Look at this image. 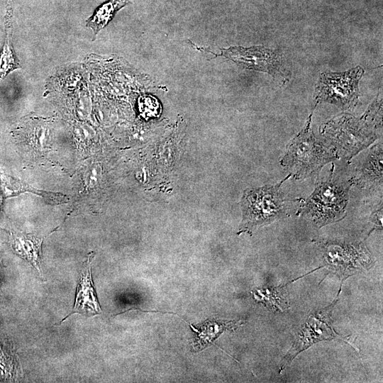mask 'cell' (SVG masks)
<instances>
[{
  "mask_svg": "<svg viewBox=\"0 0 383 383\" xmlns=\"http://www.w3.org/2000/svg\"><path fill=\"white\" fill-rule=\"evenodd\" d=\"M312 113L305 126L288 144L281 165L296 179H304L319 173L328 163L338 158L334 149L319 140L311 128Z\"/></svg>",
  "mask_w": 383,
  "mask_h": 383,
  "instance_id": "6da1fadb",
  "label": "cell"
},
{
  "mask_svg": "<svg viewBox=\"0 0 383 383\" xmlns=\"http://www.w3.org/2000/svg\"><path fill=\"white\" fill-rule=\"evenodd\" d=\"M333 170L328 179L319 182L312 194L301 205L297 215L311 220L318 228L342 220L346 216L349 189L352 184L333 178Z\"/></svg>",
  "mask_w": 383,
  "mask_h": 383,
  "instance_id": "7a4b0ae2",
  "label": "cell"
},
{
  "mask_svg": "<svg viewBox=\"0 0 383 383\" xmlns=\"http://www.w3.org/2000/svg\"><path fill=\"white\" fill-rule=\"evenodd\" d=\"M374 126L363 116L357 120L344 114L324 124L321 134L338 157L350 161L376 140Z\"/></svg>",
  "mask_w": 383,
  "mask_h": 383,
  "instance_id": "3957f363",
  "label": "cell"
},
{
  "mask_svg": "<svg viewBox=\"0 0 383 383\" xmlns=\"http://www.w3.org/2000/svg\"><path fill=\"white\" fill-rule=\"evenodd\" d=\"M290 177L275 185L246 189L241 200L243 213L240 231L270 224L282 218L286 213V199L281 191L282 184Z\"/></svg>",
  "mask_w": 383,
  "mask_h": 383,
  "instance_id": "277c9868",
  "label": "cell"
},
{
  "mask_svg": "<svg viewBox=\"0 0 383 383\" xmlns=\"http://www.w3.org/2000/svg\"><path fill=\"white\" fill-rule=\"evenodd\" d=\"M364 70L360 67L344 72H323L317 82L316 101L328 102L344 110L353 109L358 101V83Z\"/></svg>",
  "mask_w": 383,
  "mask_h": 383,
  "instance_id": "5b68a950",
  "label": "cell"
},
{
  "mask_svg": "<svg viewBox=\"0 0 383 383\" xmlns=\"http://www.w3.org/2000/svg\"><path fill=\"white\" fill-rule=\"evenodd\" d=\"M221 54L242 67L267 72L274 77L285 78L282 55L262 46L243 48L240 46L221 49Z\"/></svg>",
  "mask_w": 383,
  "mask_h": 383,
  "instance_id": "8992f818",
  "label": "cell"
},
{
  "mask_svg": "<svg viewBox=\"0 0 383 383\" xmlns=\"http://www.w3.org/2000/svg\"><path fill=\"white\" fill-rule=\"evenodd\" d=\"M330 309L331 307H328L327 310L323 309L309 316L306 325L300 331L296 341L286 355L281 370L288 365L299 353L316 342L339 337L328 323Z\"/></svg>",
  "mask_w": 383,
  "mask_h": 383,
  "instance_id": "52a82bcc",
  "label": "cell"
},
{
  "mask_svg": "<svg viewBox=\"0 0 383 383\" xmlns=\"http://www.w3.org/2000/svg\"><path fill=\"white\" fill-rule=\"evenodd\" d=\"M94 257V253H90L86 262H84L79 273L74 307L72 312L61 322L73 313H79L90 317L101 313L100 305L91 278V265Z\"/></svg>",
  "mask_w": 383,
  "mask_h": 383,
  "instance_id": "ba28073f",
  "label": "cell"
},
{
  "mask_svg": "<svg viewBox=\"0 0 383 383\" xmlns=\"http://www.w3.org/2000/svg\"><path fill=\"white\" fill-rule=\"evenodd\" d=\"M352 184L361 188L382 187V144L373 146L355 175L349 180Z\"/></svg>",
  "mask_w": 383,
  "mask_h": 383,
  "instance_id": "9c48e42d",
  "label": "cell"
},
{
  "mask_svg": "<svg viewBox=\"0 0 383 383\" xmlns=\"http://www.w3.org/2000/svg\"><path fill=\"white\" fill-rule=\"evenodd\" d=\"M325 257L333 265H356L370 260V253L362 243H327L323 245Z\"/></svg>",
  "mask_w": 383,
  "mask_h": 383,
  "instance_id": "30bf717a",
  "label": "cell"
},
{
  "mask_svg": "<svg viewBox=\"0 0 383 383\" xmlns=\"http://www.w3.org/2000/svg\"><path fill=\"white\" fill-rule=\"evenodd\" d=\"M43 238L30 233L9 232V245L13 252L28 262L40 275Z\"/></svg>",
  "mask_w": 383,
  "mask_h": 383,
  "instance_id": "8fae6325",
  "label": "cell"
},
{
  "mask_svg": "<svg viewBox=\"0 0 383 383\" xmlns=\"http://www.w3.org/2000/svg\"><path fill=\"white\" fill-rule=\"evenodd\" d=\"M128 4L129 0H107L98 6L88 19L87 27L93 30L96 36L112 20L116 13Z\"/></svg>",
  "mask_w": 383,
  "mask_h": 383,
  "instance_id": "7c38bea8",
  "label": "cell"
},
{
  "mask_svg": "<svg viewBox=\"0 0 383 383\" xmlns=\"http://www.w3.org/2000/svg\"><path fill=\"white\" fill-rule=\"evenodd\" d=\"M6 35L0 52V82L11 71L21 67L11 43L12 22L11 9H8L5 22Z\"/></svg>",
  "mask_w": 383,
  "mask_h": 383,
  "instance_id": "4fadbf2b",
  "label": "cell"
},
{
  "mask_svg": "<svg viewBox=\"0 0 383 383\" xmlns=\"http://www.w3.org/2000/svg\"><path fill=\"white\" fill-rule=\"evenodd\" d=\"M240 324H241L240 321L206 323L202 325L201 331H196L199 333V335L194 341V348L196 350L203 349L221 333L226 330L236 328Z\"/></svg>",
  "mask_w": 383,
  "mask_h": 383,
  "instance_id": "5bb4252c",
  "label": "cell"
},
{
  "mask_svg": "<svg viewBox=\"0 0 383 383\" xmlns=\"http://www.w3.org/2000/svg\"><path fill=\"white\" fill-rule=\"evenodd\" d=\"M255 296L267 306L283 311L288 307V304L284 296L283 289L278 288H262L257 290Z\"/></svg>",
  "mask_w": 383,
  "mask_h": 383,
  "instance_id": "9a60e30c",
  "label": "cell"
},
{
  "mask_svg": "<svg viewBox=\"0 0 383 383\" xmlns=\"http://www.w3.org/2000/svg\"><path fill=\"white\" fill-rule=\"evenodd\" d=\"M17 367L15 354L6 345L0 343V380L12 379Z\"/></svg>",
  "mask_w": 383,
  "mask_h": 383,
  "instance_id": "2e32d148",
  "label": "cell"
},
{
  "mask_svg": "<svg viewBox=\"0 0 383 383\" xmlns=\"http://www.w3.org/2000/svg\"><path fill=\"white\" fill-rule=\"evenodd\" d=\"M382 207L375 211L372 214V221L377 226L382 227Z\"/></svg>",
  "mask_w": 383,
  "mask_h": 383,
  "instance_id": "e0dca14e",
  "label": "cell"
},
{
  "mask_svg": "<svg viewBox=\"0 0 383 383\" xmlns=\"http://www.w3.org/2000/svg\"><path fill=\"white\" fill-rule=\"evenodd\" d=\"M2 284H3V274H2V271H1V265L0 264V292H1V287H2Z\"/></svg>",
  "mask_w": 383,
  "mask_h": 383,
  "instance_id": "ac0fdd59",
  "label": "cell"
}]
</instances>
